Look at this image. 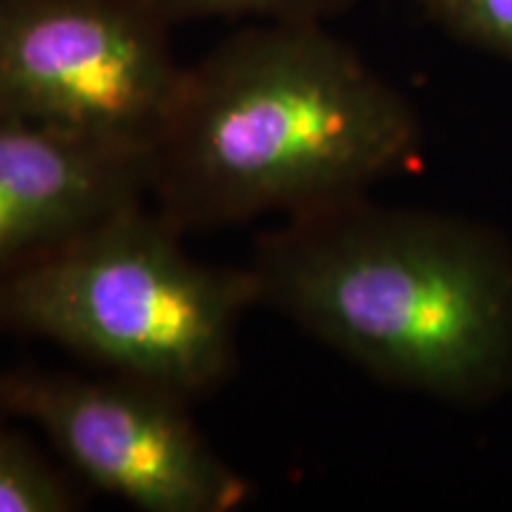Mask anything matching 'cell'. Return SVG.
<instances>
[{"label":"cell","instance_id":"obj_1","mask_svg":"<svg viewBox=\"0 0 512 512\" xmlns=\"http://www.w3.org/2000/svg\"><path fill=\"white\" fill-rule=\"evenodd\" d=\"M413 102L318 22H259L185 67L152 145L150 197L178 230L361 197L420 155Z\"/></svg>","mask_w":512,"mask_h":512},{"label":"cell","instance_id":"obj_2","mask_svg":"<svg viewBox=\"0 0 512 512\" xmlns=\"http://www.w3.org/2000/svg\"><path fill=\"white\" fill-rule=\"evenodd\" d=\"M249 271L377 380L460 408L512 392V242L486 223L351 197L285 216Z\"/></svg>","mask_w":512,"mask_h":512},{"label":"cell","instance_id":"obj_3","mask_svg":"<svg viewBox=\"0 0 512 512\" xmlns=\"http://www.w3.org/2000/svg\"><path fill=\"white\" fill-rule=\"evenodd\" d=\"M181 233L143 202L119 211L0 278V323L185 401L209 392L233 370L259 285L249 266L192 259Z\"/></svg>","mask_w":512,"mask_h":512},{"label":"cell","instance_id":"obj_4","mask_svg":"<svg viewBox=\"0 0 512 512\" xmlns=\"http://www.w3.org/2000/svg\"><path fill=\"white\" fill-rule=\"evenodd\" d=\"M152 0H0V112L150 155L185 67Z\"/></svg>","mask_w":512,"mask_h":512},{"label":"cell","instance_id":"obj_5","mask_svg":"<svg viewBox=\"0 0 512 512\" xmlns=\"http://www.w3.org/2000/svg\"><path fill=\"white\" fill-rule=\"evenodd\" d=\"M0 411L46 434L86 482L143 512H228L249 496L185 399L152 384L5 370Z\"/></svg>","mask_w":512,"mask_h":512},{"label":"cell","instance_id":"obj_6","mask_svg":"<svg viewBox=\"0 0 512 512\" xmlns=\"http://www.w3.org/2000/svg\"><path fill=\"white\" fill-rule=\"evenodd\" d=\"M145 197V152L0 112V278Z\"/></svg>","mask_w":512,"mask_h":512},{"label":"cell","instance_id":"obj_7","mask_svg":"<svg viewBox=\"0 0 512 512\" xmlns=\"http://www.w3.org/2000/svg\"><path fill=\"white\" fill-rule=\"evenodd\" d=\"M79 496L22 434L0 427V512H69Z\"/></svg>","mask_w":512,"mask_h":512},{"label":"cell","instance_id":"obj_8","mask_svg":"<svg viewBox=\"0 0 512 512\" xmlns=\"http://www.w3.org/2000/svg\"><path fill=\"white\" fill-rule=\"evenodd\" d=\"M171 24L183 19H256V22H318L339 15L354 0H152Z\"/></svg>","mask_w":512,"mask_h":512},{"label":"cell","instance_id":"obj_9","mask_svg":"<svg viewBox=\"0 0 512 512\" xmlns=\"http://www.w3.org/2000/svg\"><path fill=\"white\" fill-rule=\"evenodd\" d=\"M418 5L446 34L512 60V0H418Z\"/></svg>","mask_w":512,"mask_h":512}]
</instances>
